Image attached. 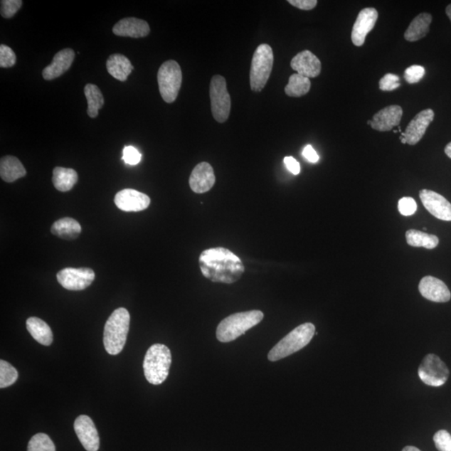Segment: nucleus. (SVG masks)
<instances>
[{"label":"nucleus","mask_w":451,"mask_h":451,"mask_svg":"<svg viewBox=\"0 0 451 451\" xmlns=\"http://www.w3.org/2000/svg\"><path fill=\"white\" fill-rule=\"evenodd\" d=\"M398 208H399L401 215L409 217L416 212V201L412 198H403L399 201Z\"/></svg>","instance_id":"nucleus-39"},{"label":"nucleus","mask_w":451,"mask_h":451,"mask_svg":"<svg viewBox=\"0 0 451 451\" xmlns=\"http://www.w3.org/2000/svg\"><path fill=\"white\" fill-rule=\"evenodd\" d=\"M310 88V80L297 73L290 76L289 84L285 87V93L291 97H301L308 94Z\"/></svg>","instance_id":"nucleus-30"},{"label":"nucleus","mask_w":451,"mask_h":451,"mask_svg":"<svg viewBox=\"0 0 451 451\" xmlns=\"http://www.w3.org/2000/svg\"><path fill=\"white\" fill-rule=\"evenodd\" d=\"M74 428L80 443L87 451H98L100 438L97 427L88 415H80L75 420Z\"/></svg>","instance_id":"nucleus-12"},{"label":"nucleus","mask_w":451,"mask_h":451,"mask_svg":"<svg viewBox=\"0 0 451 451\" xmlns=\"http://www.w3.org/2000/svg\"><path fill=\"white\" fill-rule=\"evenodd\" d=\"M433 439L439 451H451V435L448 431L441 430L436 432Z\"/></svg>","instance_id":"nucleus-35"},{"label":"nucleus","mask_w":451,"mask_h":451,"mask_svg":"<svg viewBox=\"0 0 451 451\" xmlns=\"http://www.w3.org/2000/svg\"><path fill=\"white\" fill-rule=\"evenodd\" d=\"M216 181L213 168L208 162H201L191 172L189 179L191 189L196 193H205L213 189Z\"/></svg>","instance_id":"nucleus-17"},{"label":"nucleus","mask_w":451,"mask_h":451,"mask_svg":"<svg viewBox=\"0 0 451 451\" xmlns=\"http://www.w3.org/2000/svg\"><path fill=\"white\" fill-rule=\"evenodd\" d=\"M115 203L124 212H141L151 204V199L146 194L133 189H124L115 196Z\"/></svg>","instance_id":"nucleus-15"},{"label":"nucleus","mask_w":451,"mask_h":451,"mask_svg":"<svg viewBox=\"0 0 451 451\" xmlns=\"http://www.w3.org/2000/svg\"><path fill=\"white\" fill-rule=\"evenodd\" d=\"M431 21L430 14L422 13L419 14L408 27L405 33V39L407 41L415 42L424 38L429 33Z\"/></svg>","instance_id":"nucleus-25"},{"label":"nucleus","mask_w":451,"mask_h":451,"mask_svg":"<svg viewBox=\"0 0 451 451\" xmlns=\"http://www.w3.org/2000/svg\"><path fill=\"white\" fill-rule=\"evenodd\" d=\"M419 290L420 295L435 303H446L450 300L451 294L443 281L432 276H426L422 278Z\"/></svg>","instance_id":"nucleus-16"},{"label":"nucleus","mask_w":451,"mask_h":451,"mask_svg":"<svg viewBox=\"0 0 451 451\" xmlns=\"http://www.w3.org/2000/svg\"><path fill=\"white\" fill-rule=\"evenodd\" d=\"M51 233L55 236L66 240L78 238L81 227L78 221L71 218H61L52 225Z\"/></svg>","instance_id":"nucleus-27"},{"label":"nucleus","mask_w":451,"mask_h":451,"mask_svg":"<svg viewBox=\"0 0 451 451\" xmlns=\"http://www.w3.org/2000/svg\"><path fill=\"white\" fill-rule=\"evenodd\" d=\"M26 328L33 339L38 343L50 346L53 343V334L51 329L45 321L36 317H31L26 321Z\"/></svg>","instance_id":"nucleus-24"},{"label":"nucleus","mask_w":451,"mask_h":451,"mask_svg":"<svg viewBox=\"0 0 451 451\" xmlns=\"http://www.w3.org/2000/svg\"><path fill=\"white\" fill-rule=\"evenodd\" d=\"M27 451H55V445L46 434L39 433L33 436Z\"/></svg>","instance_id":"nucleus-32"},{"label":"nucleus","mask_w":451,"mask_h":451,"mask_svg":"<svg viewBox=\"0 0 451 451\" xmlns=\"http://www.w3.org/2000/svg\"><path fill=\"white\" fill-rule=\"evenodd\" d=\"M52 181L57 190L65 193L78 181V174L71 168L57 166L53 170Z\"/></svg>","instance_id":"nucleus-26"},{"label":"nucleus","mask_w":451,"mask_h":451,"mask_svg":"<svg viewBox=\"0 0 451 451\" xmlns=\"http://www.w3.org/2000/svg\"><path fill=\"white\" fill-rule=\"evenodd\" d=\"M18 376L16 368L6 361H0V388L11 386L16 382Z\"/></svg>","instance_id":"nucleus-31"},{"label":"nucleus","mask_w":451,"mask_h":451,"mask_svg":"<svg viewBox=\"0 0 451 451\" xmlns=\"http://www.w3.org/2000/svg\"><path fill=\"white\" fill-rule=\"evenodd\" d=\"M26 175V170L17 157L6 156L0 161V176L6 182H14Z\"/></svg>","instance_id":"nucleus-23"},{"label":"nucleus","mask_w":451,"mask_h":451,"mask_svg":"<svg viewBox=\"0 0 451 451\" xmlns=\"http://www.w3.org/2000/svg\"><path fill=\"white\" fill-rule=\"evenodd\" d=\"M445 154L447 155L449 158L451 159V142L447 144V146L445 148Z\"/></svg>","instance_id":"nucleus-43"},{"label":"nucleus","mask_w":451,"mask_h":451,"mask_svg":"<svg viewBox=\"0 0 451 451\" xmlns=\"http://www.w3.org/2000/svg\"><path fill=\"white\" fill-rule=\"evenodd\" d=\"M418 373L420 380L432 387L442 386L450 376L448 367L437 355L433 354L426 355L420 364Z\"/></svg>","instance_id":"nucleus-9"},{"label":"nucleus","mask_w":451,"mask_h":451,"mask_svg":"<svg viewBox=\"0 0 451 451\" xmlns=\"http://www.w3.org/2000/svg\"><path fill=\"white\" fill-rule=\"evenodd\" d=\"M57 280L64 289L70 291L84 290L92 284L95 275L89 267H66L57 273Z\"/></svg>","instance_id":"nucleus-10"},{"label":"nucleus","mask_w":451,"mask_h":451,"mask_svg":"<svg viewBox=\"0 0 451 451\" xmlns=\"http://www.w3.org/2000/svg\"><path fill=\"white\" fill-rule=\"evenodd\" d=\"M123 161L127 165L135 166L142 160V154L138 152L137 149L127 146L123 149Z\"/></svg>","instance_id":"nucleus-38"},{"label":"nucleus","mask_w":451,"mask_h":451,"mask_svg":"<svg viewBox=\"0 0 451 451\" xmlns=\"http://www.w3.org/2000/svg\"><path fill=\"white\" fill-rule=\"evenodd\" d=\"M371 122H372L371 121H368V124H369V126H371Z\"/></svg>","instance_id":"nucleus-46"},{"label":"nucleus","mask_w":451,"mask_h":451,"mask_svg":"<svg viewBox=\"0 0 451 451\" xmlns=\"http://www.w3.org/2000/svg\"><path fill=\"white\" fill-rule=\"evenodd\" d=\"M112 31L117 36L143 38L147 36L151 30L147 21L129 17L117 22L114 26Z\"/></svg>","instance_id":"nucleus-21"},{"label":"nucleus","mask_w":451,"mask_h":451,"mask_svg":"<svg viewBox=\"0 0 451 451\" xmlns=\"http://www.w3.org/2000/svg\"><path fill=\"white\" fill-rule=\"evenodd\" d=\"M403 116V110L400 105H390L374 115L371 127L378 132L391 131L395 127H399Z\"/></svg>","instance_id":"nucleus-19"},{"label":"nucleus","mask_w":451,"mask_h":451,"mask_svg":"<svg viewBox=\"0 0 451 451\" xmlns=\"http://www.w3.org/2000/svg\"><path fill=\"white\" fill-rule=\"evenodd\" d=\"M16 63V55L11 47L0 46V66L1 68H11Z\"/></svg>","instance_id":"nucleus-33"},{"label":"nucleus","mask_w":451,"mask_h":451,"mask_svg":"<svg viewBox=\"0 0 451 451\" xmlns=\"http://www.w3.org/2000/svg\"><path fill=\"white\" fill-rule=\"evenodd\" d=\"M406 242L414 248L423 247L427 249H434L438 246L440 240L435 235L425 233L418 230H408L405 233Z\"/></svg>","instance_id":"nucleus-28"},{"label":"nucleus","mask_w":451,"mask_h":451,"mask_svg":"<svg viewBox=\"0 0 451 451\" xmlns=\"http://www.w3.org/2000/svg\"><path fill=\"white\" fill-rule=\"evenodd\" d=\"M158 85L161 97L166 103L174 102L179 95L182 83V72L175 60L163 63L157 74Z\"/></svg>","instance_id":"nucleus-7"},{"label":"nucleus","mask_w":451,"mask_h":451,"mask_svg":"<svg viewBox=\"0 0 451 451\" xmlns=\"http://www.w3.org/2000/svg\"><path fill=\"white\" fill-rule=\"evenodd\" d=\"M84 90L88 102V116L90 118L97 117L99 110L102 108L105 104L102 91H100L97 85L93 84L86 85Z\"/></svg>","instance_id":"nucleus-29"},{"label":"nucleus","mask_w":451,"mask_h":451,"mask_svg":"<svg viewBox=\"0 0 451 451\" xmlns=\"http://www.w3.org/2000/svg\"><path fill=\"white\" fill-rule=\"evenodd\" d=\"M445 13H446V14H447V16L449 17V18H450V20L451 21V4H449V6L447 7H446Z\"/></svg>","instance_id":"nucleus-45"},{"label":"nucleus","mask_w":451,"mask_h":451,"mask_svg":"<svg viewBox=\"0 0 451 451\" xmlns=\"http://www.w3.org/2000/svg\"><path fill=\"white\" fill-rule=\"evenodd\" d=\"M435 113L431 109L422 110L416 115L412 121L408 124L405 132L402 133V137L405 139L406 144L415 146L424 137L427 128L433 122Z\"/></svg>","instance_id":"nucleus-13"},{"label":"nucleus","mask_w":451,"mask_h":451,"mask_svg":"<svg viewBox=\"0 0 451 451\" xmlns=\"http://www.w3.org/2000/svg\"><path fill=\"white\" fill-rule=\"evenodd\" d=\"M109 74L120 81H126L134 69L132 62L127 57L121 54H115L109 57L107 61Z\"/></svg>","instance_id":"nucleus-22"},{"label":"nucleus","mask_w":451,"mask_h":451,"mask_svg":"<svg viewBox=\"0 0 451 451\" xmlns=\"http://www.w3.org/2000/svg\"><path fill=\"white\" fill-rule=\"evenodd\" d=\"M425 70L421 65H412L405 71L404 78L408 83H418L424 78Z\"/></svg>","instance_id":"nucleus-36"},{"label":"nucleus","mask_w":451,"mask_h":451,"mask_svg":"<svg viewBox=\"0 0 451 451\" xmlns=\"http://www.w3.org/2000/svg\"><path fill=\"white\" fill-rule=\"evenodd\" d=\"M171 364L170 349L164 344H153L148 349L143 362L147 381L154 386H159L165 382L169 374Z\"/></svg>","instance_id":"nucleus-4"},{"label":"nucleus","mask_w":451,"mask_h":451,"mask_svg":"<svg viewBox=\"0 0 451 451\" xmlns=\"http://www.w3.org/2000/svg\"><path fill=\"white\" fill-rule=\"evenodd\" d=\"M303 156L306 160H308L311 163H317L319 160V156L317 154L313 147L308 145L306 146L303 151Z\"/></svg>","instance_id":"nucleus-42"},{"label":"nucleus","mask_w":451,"mask_h":451,"mask_svg":"<svg viewBox=\"0 0 451 451\" xmlns=\"http://www.w3.org/2000/svg\"><path fill=\"white\" fill-rule=\"evenodd\" d=\"M285 164L291 174L294 175H299L300 174V165L294 157L286 156L285 158Z\"/></svg>","instance_id":"nucleus-41"},{"label":"nucleus","mask_w":451,"mask_h":451,"mask_svg":"<svg viewBox=\"0 0 451 451\" xmlns=\"http://www.w3.org/2000/svg\"><path fill=\"white\" fill-rule=\"evenodd\" d=\"M131 317L127 309L119 308L115 310L107 321L104 329L103 343L105 350L110 355L121 353L127 343Z\"/></svg>","instance_id":"nucleus-2"},{"label":"nucleus","mask_w":451,"mask_h":451,"mask_svg":"<svg viewBox=\"0 0 451 451\" xmlns=\"http://www.w3.org/2000/svg\"><path fill=\"white\" fill-rule=\"evenodd\" d=\"M378 11L373 8H366L359 12L351 33L353 44L362 46L366 42L368 33L371 32L378 20Z\"/></svg>","instance_id":"nucleus-14"},{"label":"nucleus","mask_w":451,"mask_h":451,"mask_svg":"<svg viewBox=\"0 0 451 451\" xmlns=\"http://www.w3.org/2000/svg\"><path fill=\"white\" fill-rule=\"evenodd\" d=\"M75 56V51L72 49L61 50L54 56L51 63L43 70V78L46 80L60 78L70 68Z\"/></svg>","instance_id":"nucleus-20"},{"label":"nucleus","mask_w":451,"mask_h":451,"mask_svg":"<svg viewBox=\"0 0 451 451\" xmlns=\"http://www.w3.org/2000/svg\"><path fill=\"white\" fill-rule=\"evenodd\" d=\"M292 69L307 78H315L321 73V62L309 51H304L291 60Z\"/></svg>","instance_id":"nucleus-18"},{"label":"nucleus","mask_w":451,"mask_h":451,"mask_svg":"<svg viewBox=\"0 0 451 451\" xmlns=\"http://www.w3.org/2000/svg\"><path fill=\"white\" fill-rule=\"evenodd\" d=\"M21 0H2L1 1V16L6 18L14 17L22 7Z\"/></svg>","instance_id":"nucleus-34"},{"label":"nucleus","mask_w":451,"mask_h":451,"mask_svg":"<svg viewBox=\"0 0 451 451\" xmlns=\"http://www.w3.org/2000/svg\"><path fill=\"white\" fill-rule=\"evenodd\" d=\"M287 2L292 4V6L303 9V11H311L318 4L317 0H289Z\"/></svg>","instance_id":"nucleus-40"},{"label":"nucleus","mask_w":451,"mask_h":451,"mask_svg":"<svg viewBox=\"0 0 451 451\" xmlns=\"http://www.w3.org/2000/svg\"><path fill=\"white\" fill-rule=\"evenodd\" d=\"M273 59L270 46L262 44L257 48L253 57L250 70L252 90L260 92L265 87L272 73Z\"/></svg>","instance_id":"nucleus-6"},{"label":"nucleus","mask_w":451,"mask_h":451,"mask_svg":"<svg viewBox=\"0 0 451 451\" xmlns=\"http://www.w3.org/2000/svg\"><path fill=\"white\" fill-rule=\"evenodd\" d=\"M420 198L426 210L435 218L448 222L451 221V203L443 196L423 189L420 191Z\"/></svg>","instance_id":"nucleus-11"},{"label":"nucleus","mask_w":451,"mask_h":451,"mask_svg":"<svg viewBox=\"0 0 451 451\" xmlns=\"http://www.w3.org/2000/svg\"><path fill=\"white\" fill-rule=\"evenodd\" d=\"M199 266L206 278L227 285L238 281L245 271L241 259L225 248L204 250L199 258Z\"/></svg>","instance_id":"nucleus-1"},{"label":"nucleus","mask_w":451,"mask_h":451,"mask_svg":"<svg viewBox=\"0 0 451 451\" xmlns=\"http://www.w3.org/2000/svg\"><path fill=\"white\" fill-rule=\"evenodd\" d=\"M400 86V78L396 75L387 74L380 81V89L383 91L395 90Z\"/></svg>","instance_id":"nucleus-37"},{"label":"nucleus","mask_w":451,"mask_h":451,"mask_svg":"<svg viewBox=\"0 0 451 451\" xmlns=\"http://www.w3.org/2000/svg\"><path fill=\"white\" fill-rule=\"evenodd\" d=\"M402 451H421L418 448L415 447V446H406Z\"/></svg>","instance_id":"nucleus-44"},{"label":"nucleus","mask_w":451,"mask_h":451,"mask_svg":"<svg viewBox=\"0 0 451 451\" xmlns=\"http://www.w3.org/2000/svg\"><path fill=\"white\" fill-rule=\"evenodd\" d=\"M262 311L251 310L237 313L227 317L221 322L217 329V339L220 342L234 341L248 330L258 325L263 319Z\"/></svg>","instance_id":"nucleus-3"},{"label":"nucleus","mask_w":451,"mask_h":451,"mask_svg":"<svg viewBox=\"0 0 451 451\" xmlns=\"http://www.w3.org/2000/svg\"><path fill=\"white\" fill-rule=\"evenodd\" d=\"M314 334L315 326L313 324L305 323L297 326L270 350L267 359L275 362L299 351L310 343Z\"/></svg>","instance_id":"nucleus-5"},{"label":"nucleus","mask_w":451,"mask_h":451,"mask_svg":"<svg viewBox=\"0 0 451 451\" xmlns=\"http://www.w3.org/2000/svg\"><path fill=\"white\" fill-rule=\"evenodd\" d=\"M211 107L213 117L219 123L227 122L231 110V97L222 75H214L210 84Z\"/></svg>","instance_id":"nucleus-8"}]
</instances>
